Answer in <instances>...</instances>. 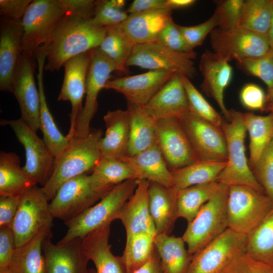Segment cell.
<instances>
[{
  "label": "cell",
  "mask_w": 273,
  "mask_h": 273,
  "mask_svg": "<svg viewBox=\"0 0 273 273\" xmlns=\"http://www.w3.org/2000/svg\"><path fill=\"white\" fill-rule=\"evenodd\" d=\"M155 237L147 233H139L126 237L121 258L127 273H133L150 260L155 249Z\"/></svg>",
  "instance_id": "ab89813d"
},
{
  "label": "cell",
  "mask_w": 273,
  "mask_h": 273,
  "mask_svg": "<svg viewBox=\"0 0 273 273\" xmlns=\"http://www.w3.org/2000/svg\"><path fill=\"white\" fill-rule=\"evenodd\" d=\"M227 163L225 162L197 161L170 171L173 187L176 191L200 184L216 181Z\"/></svg>",
  "instance_id": "e575fe53"
},
{
  "label": "cell",
  "mask_w": 273,
  "mask_h": 273,
  "mask_svg": "<svg viewBox=\"0 0 273 273\" xmlns=\"http://www.w3.org/2000/svg\"><path fill=\"white\" fill-rule=\"evenodd\" d=\"M65 14L59 0L32 1L22 18L23 52L34 56L40 47H48Z\"/></svg>",
  "instance_id": "ba28073f"
},
{
  "label": "cell",
  "mask_w": 273,
  "mask_h": 273,
  "mask_svg": "<svg viewBox=\"0 0 273 273\" xmlns=\"http://www.w3.org/2000/svg\"><path fill=\"white\" fill-rule=\"evenodd\" d=\"M52 236L51 230L44 231L16 248L8 266L10 273H48L42 244L46 238Z\"/></svg>",
  "instance_id": "836d02e7"
},
{
  "label": "cell",
  "mask_w": 273,
  "mask_h": 273,
  "mask_svg": "<svg viewBox=\"0 0 273 273\" xmlns=\"http://www.w3.org/2000/svg\"><path fill=\"white\" fill-rule=\"evenodd\" d=\"M273 8V0H245L238 27L267 35Z\"/></svg>",
  "instance_id": "b9f144b4"
},
{
  "label": "cell",
  "mask_w": 273,
  "mask_h": 273,
  "mask_svg": "<svg viewBox=\"0 0 273 273\" xmlns=\"http://www.w3.org/2000/svg\"><path fill=\"white\" fill-rule=\"evenodd\" d=\"M125 1L123 0H98L91 21L95 24L107 27L119 25L128 17L124 10Z\"/></svg>",
  "instance_id": "ee69618b"
},
{
  "label": "cell",
  "mask_w": 273,
  "mask_h": 273,
  "mask_svg": "<svg viewBox=\"0 0 273 273\" xmlns=\"http://www.w3.org/2000/svg\"><path fill=\"white\" fill-rule=\"evenodd\" d=\"M246 253L257 260L273 265V208L247 236Z\"/></svg>",
  "instance_id": "f35d334b"
},
{
  "label": "cell",
  "mask_w": 273,
  "mask_h": 273,
  "mask_svg": "<svg viewBox=\"0 0 273 273\" xmlns=\"http://www.w3.org/2000/svg\"><path fill=\"white\" fill-rule=\"evenodd\" d=\"M273 208V201L264 193L245 186L229 187L227 200L228 229L248 236Z\"/></svg>",
  "instance_id": "52a82bcc"
},
{
  "label": "cell",
  "mask_w": 273,
  "mask_h": 273,
  "mask_svg": "<svg viewBox=\"0 0 273 273\" xmlns=\"http://www.w3.org/2000/svg\"><path fill=\"white\" fill-rule=\"evenodd\" d=\"M196 2L195 0H166V5L168 10L172 11L189 8Z\"/></svg>",
  "instance_id": "91938a15"
},
{
  "label": "cell",
  "mask_w": 273,
  "mask_h": 273,
  "mask_svg": "<svg viewBox=\"0 0 273 273\" xmlns=\"http://www.w3.org/2000/svg\"><path fill=\"white\" fill-rule=\"evenodd\" d=\"M32 0H0L1 18L18 20L23 18Z\"/></svg>",
  "instance_id": "11a10c76"
},
{
  "label": "cell",
  "mask_w": 273,
  "mask_h": 273,
  "mask_svg": "<svg viewBox=\"0 0 273 273\" xmlns=\"http://www.w3.org/2000/svg\"><path fill=\"white\" fill-rule=\"evenodd\" d=\"M175 73L151 70L140 74L109 79L104 88L121 93L128 103L144 107Z\"/></svg>",
  "instance_id": "d6986e66"
},
{
  "label": "cell",
  "mask_w": 273,
  "mask_h": 273,
  "mask_svg": "<svg viewBox=\"0 0 273 273\" xmlns=\"http://www.w3.org/2000/svg\"><path fill=\"white\" fill-rule=\"evenodd\" d=\"M91 174L102 185L110 188L127 180L140 179L137 172L130 165L113 158L102 157Z\"/></svg>",
  "instance_id": "60d3db41"
},
{
  "label": "cell",
  "mask_w": 273,
  "mask_h": 273,
  "mask_svg": "<svg viewBox=\"0 0 273 273\" xmlns=\"http://www.w3.org/2000/svg\"><path fill=\"white\" fill-rule=\"evenodd\" d=\"M265 111L273 113V87L267 90L263 111Z\"/></svg>",
  "instance_id": "94428289"
},
{
  "label": "cell",
  "mask_w": 273,
  "mask_h": 273,
  "mask_svg": "<svg viewBox=\"0 0 273 273\" xmlns=\"http://www.w3.org/2000/svg\"><path fill=\"white\" fill-rule=\"evenodd\" d=\"M149 184L148 180H140L133 194L121 210L118 219L125 229L126 237L139 233L157 235L149 210Z\"/></svg>",
  "instance_id": "cb8c5ba5"
},
{
  "label": "cell",
  "mask_w": 273,
  "mask_h": 273,
  "mask_svg": "<svg viewBox=\"0 0 273 273\" xmlns=\"http://www.w3.org/2000/svg\"><path fill=\"white\" fill-rule=\"evenodd\" d=\"M171 10H154L129 14L121 28L135 44L155 41L157 36L171 19Z\"/></svg>",
  "instance_id": "83f0119b"
},
{
  "label": "cell",
  "mask_w": 273,
  "mask_h": 273,
  "mask_svg": "<svg viewBox=\"0 0 273 273\" xmlns=\"http://www.w3.org/2000/svg\"><path fill=\"white\" fill-rule=\"evenodd\" d=\"M155 130L157 145L170 171L198 161L180 119L158 120Z\"/></svg>",
  "instance_id": "2e32d148"
},
{
  "label": "cell",
  "mask_w": 273,
  "mask_h": 273,
  "mask_svg": "<svg viewBox=\"0 0 273 273\" xmlns=\"http://www.w3.org/2000/svg\"><path fill=\"white\" fill-rule=\"evenodd\" d=\"M113 188L100 184L90 173L78 175L64 183L49 203L54 218L64 222L94 205Z\"/></svg>",
  "instance_id": "5b68a950"
},
{
  "label": "cell",
  "mask_w": 273,
  "mask_h": 273,
  "mask_svg": "<svg viewBox=\"0 0 273 273\" xmlns=\"http://www.w3.org/2000/svg\"><path fill=\"white\" fill-rule=\"evenodd\" d=\"M139 181L131 179L116 185L99 202L64 222L67 231L57 244L63 245L77 238L82 239L91 232L118 219L123 205L133 194Z\"/></svg>",
  "instance_id": "3957f363"
},
{
  "label": "cell",
  "mask_w": 273,
  "mask_h": 273,
  "mask_svg": "<svg viewBox=\"0 0 273 273\" xmlns=\"http://www.w3.org/2000/svg\"><path fill=\"white\" fill-rule=\"evenodd\" d=\"M196 56V53L177 52L155 41L135 44L126 66H134L149 70H166L179 73L190 79L197 75L193 61Z\"/></svg>",
  "instance_id": "8fae6325"
},
{
  "label": "cell",
  "mask_w": 273,
  "mask_h": 273,
  "mask_svg": "<svg viewBox=\"0 0 273 273\" xmlns=\"http://www.w3.org/2000/svg\"><path fill=\"white\" fill-rule=\"evenodd\" d=\"M103 136L101 129L91 128L84 137H72L65 149L54 158L52 174L41 187L49 201L66 181L93 171L102 156L98 148ZM91 172V173H92Z\"/></svg>",
  "instance_id": "7a4b0ae2"
},
{
  "label": "cell",
  "mask_w": 273,
  "mask_h": 273,
  "mask_svg": "<svg viewBox=\"0 0 273 273\" xmlns=\"http://www.w3.org/2000/svg\"><path fill=\"white\" fill-rule=\"evenodd\" d=\"M121 160L130 165L137 172L139 179L172 188V178L163 155L157 145Z\"/></svg>",
  "instance_id": "f546056e"
},
{
  "label": "cell",
  "mask_w": 273,
  "mask_h": 273,
  "mask_svg": "<svg viewBox=\"0 0 273 273\" xmlns=\"http://www.w3.org/2000/svg\"><path fill=\"white\" fill-rule=\"evenodd\" d=\"M247 236L226 229L193 255L187 273H222L237 257L245 253Z\"/></svg>",
  "instance_id": "30bf717a"
},
{
  "label": "cell",
  "mask_w": 273,
  "mask_h": 273,
  "mask_svg": "<svg viewBox=\"0 0 273 273\" xmlns=\"http://www.w3.org/2000/svg\"><path fill=\"white\" fill-rule=\"evenodd\" d=\"M47 54V48L40 47L34 55L37 60L38 72L36 75L40 96V129L47 147L55 157L67 146L69 140L62 134L49 109L44 94L43 72Z\"/></svg>",
  "instance_id": "f1b7e54d"
},
{
  "label": "cell",
  "mask_w": 273,
  "mask_h": 273,
  "mask_svg": "<svg viewBox=\"0 0 273 273\" xmlns=\"http://www.w3.org/2000/svg\"><path fill=\"white\" fill-rule=\"evenodd\" d=\"M181 75L175 73L143 107L155 120L180 119L190 112Z\"/></svg>",
  "instance_id": "7402d4cb"
},
{
  "label": "cell",
  "mask_w": 273,
  "mask_h": 273,
  "mask_svg": "<svg viewBox=\"0 0 273 273\" xmlns=\"http://www.w3.org/2000/svg\"><path fill=\"white\" fill-rule=\"evenodd\" d=\"M220 184L216 181L192 186L177 191L178 217L188 223L197 216L203 205L215 194Z\"/></svg>",
  "instance_id": "74e56055"
},
{
  "label": "cell",
  "mask_w": 273,
  "mask_h": 273,
  "mask_svg": "<svg viewBox=\"0 0 273 273\" xmlns=\"http://www.w3.org/2000/svg\"><path fill=\"white\" fill-rule=\"evenodd\" d=\"M229 187L220 184L195 218L188 224L181 238L192 255L199 251L228 229L227 200Z\"/></svg>",
  "instance_id": "8992f818"
},
{
  "label": "cell",
  "mask_w": 273,
  "mask_h": 273,
  "mask_svg": "<svg viewBox=\"0 0 273 273\" xmlns=\"http://www.w3.org/2000/svg\"><path fill=\"white\" fill-rule=\"evenodd\" d=\"M244 118L249 134L248 164L251 169L264 149L273 139V113L264 116L244 113Z\"/></svg>",
  "instance_id": "8d00e7d4"
},
{
  "label": "cell",
  "mask_w": 273,
  "mask_h": 273,
  "mask_svg": "<svg viewBox=\"0 0 273 273\" xmlns=\"http://www.w3.org/2000/svg\"><path fill=\"white\" fill-rule=\"evenodd\" d=\"M36 181L20 165L15 153L0 152V196L20 198L37 186Z\"/></svg>",
  "instance_id": "4dcf8cb0"
},
{
  "label": "cell",
  "mask_w": 273,
  "mask_h": 273,
  "mask_svg": "<svg viewBox=\"0 0 273 273\" xmlns=\"http://www.w3.org/2000/svg\"><path fill=\"white\" fill-rule=\"evenodd\" d=\"M134 45L119 25L107 27L98 49L113 63L115 73L127 74L130 71L126 63Z\"/></svg>",
  "instance_id": "d590c367"
},
{
  "label": "cell",
  "mask_w": 273,
  "mask_h": 273,
  "mask_svg": "<svg viewBox=\"0 0 273 273\" xmlns=\"http://www.w3.org/2000/svg\"><path fill=\"white\" fill-rule=\"evenodd\" d=\"M16 249L15 239L12 228H0V269L8 268Z\"/></svg>",
  "instance_id": "db71d44e"
},
{
  "label": "cell",
  "mask_w": 273,
  "mask_h": 273,
  "mask_svg": "<svg viewBox=\"0 0 273 273\" xmlns=\"http://www.w3.org/2000/svg\"><path fill=\"white\" fill-rule=\"evenodd\" d=\"M230 111V121L224 118L221 126L227 141V163L216 181L228 187L248 186L264 193L253 174L245 154L244 142L247 129L244 113L234 109Z\"/></svg>",
  "instance_id": "277c9868"
},
{
  "label": "cell",
  "mask_w": 273,
  "mask_h": 273,
  "mask_svg": "<svg viewBox=\"0 0 273 273\" xmlns=\"http://www.w3.org/2000/svg\"><path fill=\"white\" fill-rule=\"evenodd\" d=\"M251 169L265 194L273 201V139Z\"/></svg>",
  "instance_id": "bcb514c9"
},
{
  "label": "cell",
  "mask_w": 273,
  "mask_h": 273,
  "mask_svg": "<svg viewBox=\"0 0 273 273\" xmlns=\"http://www.w3.org/2000/svg\"><path fill=\"white\" fill-rule=\"evenodd\" d=\"M87 273H96L94 268H89L87 270Z\"/></svg>",
  "instance_id": "e7e4bbea"
},
{
  "label": "cell",
  "mask_w": 273,
  "mask_h": 273,
  "mask_svg": "<svg viewBox=\"0 0 273 273\" xmlns=\"http://www.w3.org/2000/svg\"><path fill=\"white\" fill-rule=\"evenodd\" d=\"M217 14H213L206 21L194 26H181L179 29L188 47L192 50L202 44L208 34L219 26Z\"/></svg>",
  "instance_id": "c3c4849f"
},
{
  "label": "cell",
  "mask_w": 273,
  "mask_h": 273,
  "mask_svg": "<svg viewBox=\"0 0 273 273\" xmlns=\"http://www.w3.org/2000/svg\"><path fill=\"white\" fill-rule=\"evenodd\" d=\"M133 273H163L160 264V259L155 248L150 260L142 267Z\"/></svg>",
  "instance_id": "680465c9"
},
{
  "label": "cell",
  "mask_w": 273,
  "mask_h": 273,
  "mask_svg": "<svg viewBox=\"0 0 273 273\" xmlns=\"http://www.w3.org/2000/svg\"><path fill=\"white\" fill-rule=\"evenodd\" d=\"M66 14L84 19L94 16L96 1L94 0H59Z\"/></svg>",
  "instance_id": "f5cc1de1"
},
{
  "label": "cell",
  "mask_w": 273,
  "mask_h": 273,
  "mask_svg": "<svg viewBox=\"0 0 273 273\" xmlns=\"http://www.w3.org/2000/svg\"><path fill=\"white\" fill-rule=\"evenodd\" d=\"M0 273H10L8 268L0 269Z\"/></svg>",
  "instance_id": "be15d7a7"
},
{
  "label": "cell",
  "mask_w": 273,
  "mask_h": 273,
  "mask_svg": "<svg viewBox=\"0 0 273 273\" xmlns=\"http://www.w3.org/2000/svg\"><path fill=\"white\" fill-rule=\"evenodd\" d=\"M34 56L23 52L12 79V93L19 104L23 121L34 131L40 129V96L34 77Z\"/></svg>",
  "instance_id": "9a60e30c"
},
{
  "label": "cell",
  "mask_w": 273,
  "mask_h": 273,
  "mask_svg": "<svg viewBox=\"0 0 273 273\" xmlns=\"http://www.w3.org/2000/svg\"><path fill=\"white\" fill-rule=\"evenodd\" d=\"M106 131L99 141L102 157L121 160L128 155L130 118L127 110L108 111L104 116Z\"/></svg>",
  "instance_id": "d4e9b609"
},
{
  "label": "cell",
  "mask_w": 273,
  "mask_h": 273,
  "mask_svg": "<svg viewBox=\"0 0 273 273\" xmlns=\"http://www.w3.org/2000/svg\"><path fill=\"white\" fill-rule=\"evenodd\" d=\"M115 71L113 63L98 48L92 50L86 78L85 103L74 136L84 137L90 132V123L98 109V96L110 79L111 74Z\"/></svg>",
  "instance_id": "ac0fdd59"
},
{
  "label": "cell",
  "mask_w": 273,
  "mask_h": 273,
  "mask_svg": "<svg viewBox=\"0 0 273 273\" xmlns=\"http://www.w3.org/2000/svg\"><path fill=\"white\" fill-rule=\"evenodd\" d=\"M0 123L2 125L10 126L13 129L25 149L26 161L23 169L43 187L52 174L55 158L43 139L39 138L21 118L1 119Z\"/></svg>",
  "instance_id": "4fadbf2b"
},
{
  "label": "cell",
  "mask_w": 273,
  "mask_h": 273,
  "mask_svg": "<svg viewBox=\"0 0 273 273\" xmlns=\"http://www.w3.org/2000/svg\"><path fill=\"white\" fill-rule=\"evenodd\" d=\"M237 67L245 74L259 78L266 84L267 90L273 87V49L262 56L237 62Z\"/></svg>",
  "instance_id": "f6af8a7d"
},
{
  "label": "cell",
  "mask_w": 273,
  "mask_h": 273,
  "mask_svg": "<svg viewBox=\"0 0 273 273\" xmlns=\"http://www.w3.org/2000/svg\"><path fill=\"white\" fill-rule=\"evenodd\" d=\"M239 98L242 105L247 109L263 111L266 95L259 85L252 83L246 84L240 92Z\"/></svg>",
  "instance_id": "816d5d0a"
},
{
  "label": "cell",
  "mask_w": 273,
  "mask_h": 273,
  "mask_svg": "<svg viewBox=\"0 0 273 273\" xmlns=\"http://www.w3.org/2000/svg\"><path fill=\"white\" fill-rule=\"evenodd\" d=\"M157 41L177 52L194 54V50L187 45L179 29L172 18L169 20L159 33Z\"/></svg>",
  "instance_id": "681fc988"
},
{
  "label": "cell",
  "mask_w": 273,
  "mask_h": 273,
  "mask_svg": "<svg viewBox=\"0 0 273 273\" xmlns=\"http://www.w3.org/2000/svg\"><path fill=\"white\" fill-rule=\"evenodd\" d=\"M130 118L128 156L138 154L156 145V122L143 107L127 103Z\"/></svg>",
  "instance_id": "1f68e13d"
},
{
  "label": "cell",
  "mask_w": 273,
  "mask_h": 273,
  "mask_svg": "<svg viewBox=\"0 0 273 273\" xmlns=\"http://www.w3.org/2000/svg\"><path fill=\"white\" fill-rule=\"evenodd\" d=\"M210 38L214 52L229 62L259 57L270 49L267 35L240 27L229 30L216 27L210 33Z\"/></svg>",
  "instance_id": "7c38bea8"
},
{
  "label": "cell",
  "mask_w": 273,
  "mask_h": 273,
  "mask_svg": "<svg viewBox=\"0 0 273 273\" xmlns=\"http://www.w3.org/2000/svg\"><path fill=\"white\" fill-rule=\"evenodd\" d=\"M106 30L107 27L94 23L90 19L65 14L60 20L47 47L44 69L58 71L70 58L99 48Z\"/></svg>",
  "instance_id": "6da1fadb"
},
{
  "label": "cell",
  "mask_w": 273,
  "mask_h": 273,
  "mask_svg": "<svg viewBox=\"0 0 273 273\" xmlns=\"http://www.w3.org/2000/svg\"><path fill=\"white\" fill-rule=\"evenodd\" d=\"M167 9L166 0H134L126 10L128 14L154 10Z\"/></svg>",
  "instance_id": "6f0895ef"
},
{
  "label": "cell",
  "mask_w": 273,
  "mask_h": 273,
  "mask_svg": "<svg viewBox=\"0 0 273 273\" xmlns=\"http://www.w3.org/2000/svg\"><path fill=\"white\" fill-rule=\"evenodd\" d=\"M177 191L150 182L149 188V207L156 235H169L178 218Z\"/></svg>",
  "instance_id": "4316f807"
},
{
  "label": "cell",
  "mask_w": 273,
  "mask_h": 273,
  "mask_svg": "<svg viewBox=\"0 0 273 273\" xmlns=\"http://www.w3.org/2000/svg\"><path fill=\"white\" fill-rule=\"evenodd\" d=\"M214 11L218 17V27L229 30L239 26L243 9L244 0H222L215 2Z\"/></svg>",
  "instance_id": "7dc6e473"
},
{
  "label": "cell",
  "mask_w": 273,
  "mask_h": 273,
  "mask_svg": "<svg viewBox=\"0 0 273 273\" xmlns=\"http://www.w3.org/2000/svg\"><path fill=\"white\" fill-rule=\"evenodd\" d=\"M20 198L0 196V228L12 226Z\"/></svg>",
  "instance_id": "9f6ffc18"
},
{
  "label": "cell",
  "mask_w": 273,
  "mask_h": 273,
  "mask_svg": "<svg viewBox=\"0 0 273 273\" xmlns=\"http://www.w3.org/2000/svg\"><path fill=\"white\" fill-rule=\"evenodd\" d=\"M181 237L167 234L156 236L154 245L163 273H187L192 259Z\"/></svg>",
  "instance_id": "d6a6232c"
},
{
  "label": "cell",
  "mask_w": 273,
  "mask_h": 273,
  "mask_svg": "<svg viewBox=\"0 0 273 273\" xmlns=\"http://www.w3.org/2000/svg\"><path fill=\"white\" fill-rule=\"evenodd\" d=\"M180 120L198 160L227 161V141L221 127L190 112Z\"/></svg>",
  "instance_id": "5bb4252c"
},
{
  "label": "cell",
  "mask_w": 273,
  "mask_h": 273,
  "mask_svg": "<svg viewBox=\"0 0 273 273\" xmlns=\"http://www.w3.org/2000/svg\"><path fill=\"white\" fill-rule=\"evenodd\" d=\"M92 50L70 58L63 65L64 77L58 101H68L71 104L70 128L66 135L68 139L74 135L76 124L83 109L82 100L85 94Z\"/></svg>",
  "instance_id": "e0dca14e"
},
{
  "label": "cell",
  "mask_w": 273,
  "mask_h": 273,
  "mask_svg": "<svg viewBox=\"0 0 273 273\" xmlns=\"http://www.w3.org/2000/svg\"><path fill=\"white\" fill-rule=\"evenodd\" d=\"M22 19L1 18L0 90L12 92V79L23 53Z\"/></svg>",
  "instance_id": "44dd1931"
},
{
  "label": "cell",
  "mask_w": 273,
  "mask_h": 273,
  "mask_svg": "<svg viewBox=\"0 0 273 273\" xmlns=\"http://www.w3.org/2000/svg\"><path fill=\"white\" fill-rule=\"evenodd\" d=\"M222 273H273V265L244 253L234 259Z\"/></svg>",
  "instance_id": "f907efd6"
},
{
  "label": "cell",
  "mask_w": 273,
  "mask_h": 273,
  "mask_svg": "<svg viewBox=\"0 0 273 273\" xmlns=\"http://www.w3.org/2000/svg\"><path fill=\"white\" fill-rule=\"evenodd\" d=\"M181 79L187 95L190 112L221 127L224 118L208 102L190 78L181 75Z\"/></svg>",
  "instance_id": "7bdbcfd3"
},
{
  "label": "cell",
  "mask_w": 273,
  "mask_h": 273,
  "mask_svg": "<svg viewBox=\"0 0 273 273\" xmlns=\"http://www.w3.org/2000/svg\"><path fill=\"white\" fill-rule=\"evenodd\" d=\"M110 224L101 227L82 239V251L94 263L96 273H127L121 256H115L110 250Z\"/></svg>",
  "instance_id": "484cf974"
},
{
  "label": "cell",
  "mask_w": 273,
  "mask_h": 273,
  "mask_svg": "<svg viewBox=\"0 0 273 273\" xmlns=\"http://www.w3.org/2000/svg\"><path fill=\"white\" fill-rule=\"evenodd\" d=\"M267 37L270 48L273 49V8L269 28L267 33Z\"/></svg>",
  "instance_id": "6125c7cd"
},
{
  "label": "cell",
  "mask_w": 273,
  "mask_h": 273,
  "mask_svg": "<svg viewBox=\"0 0 273 273\" xmlns=\"http://www.w3.org/2000/svg\"><path fill=\"white\" fill-rule=\"evenodd\" d=\"M199 68L203 78L201 84L202 90L215 101L223 117L230 121V111L226 109L223 100L224 92L233 77V68L229 61L206 50L201 57Z\"/></svg>",
  "instance_id": "ffe728a7"
},
{
  "label": "cell",
  "mask_w": 273,
  "mask_h": 273,
  "mask_svg": "<svg viewBox=\"0 0 273 273\" xmlns=\"http://www.w3.org/2000/svg\"><path fill=\"white\" fill-rule=\"evenodd\" d=\"M42 188L36 186L20 198L11 228L16 248L25 245L44 231H50L54 218Z\"/></svg>",
  "instance_id": "9c48e42d"
},
{
  "label": "cell",
  "mask_w": 273,
  "mask_h": 273,
  "mask_svg": "<svg viewBox=\"0 0 273 273\" xmlns=\"http://www.w3.org/2000/svg\"><path fill=\"white\" fill-rule=\"evenodd\" d=\"M81 239H75L67 244H53L51 238L43 241L42 249L48 273H87L89 260L81 247Z\"/></svg>",
  "instance_id": "603a6c76"
}]
</instances>
